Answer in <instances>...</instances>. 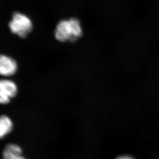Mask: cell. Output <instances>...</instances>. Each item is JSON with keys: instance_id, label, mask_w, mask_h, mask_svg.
<instances>
[{"instance_id": "obj_1", "label": "cell", "mask_w": 159, "mask_h": 159, "mask_svg": "<svg viewBox=\"0 0 159 159\" xmlns=\"http://www.w3.org/2000/svg\"><path fill=\"white\" fill-rule=\"evenodd\" d=\"M82 33V27L78 20L70 18L63 20L57 24L55 37L62 42L72 41L80 37Z\"/></svg>"}, {"instance_id": "obj_2", "label": "cell", "mask_w": 159, "mask_h": 159, "mask_svg": "<svg viewBox=\"0 0 159 159\" xmlns=\"http://www.w3.org/2000/svg\"><path fill=\"white\" fill-rule=\"evenodd\" d=\"M11 31L21 38L26 37L32 29V23L30 19L24 14L16 12L12 16L9 24Z\"/></svg>"}, {"instance_id": "obj_3", "label": "cell", "mask_w": 159, "mask_h": 159, "mask_svg": "<svg viewBox=\"0 0 159 159\" xmlns=\"http://www.w3.org/2000/svg\"><path fill=\"white\" fill-rule=\"evenodd\" d=\"M17 70L15 60L7 56L0 55V75L9 76L15 73Z\"/></svg>"}, {"instance_id": "obj_4", "label": "cell", "mask_w": 159, "mask_h": 159, "mask_svg": "<svg viewBox=\"0 0 159 159\" xmlns=\"http://www.w3.org/2000/svg\"><path fill=\"white\" fill-rule=\"evenodd\" d=\"M21 147L16 144H9L5 148L3 159H26L22 155Z\"/></svg>"}, {"instance_id": "obj_5", "label": "cell", "mask_w": 159, "mask_h": 159, "mask_svg": "<svg viewBox=\"0 0 159 159\" xmlns=\"http://www.w3.org/2000/svg\"><path fill=\"white\" fill-rule=\"evenodd\" d=\"M0 90L10 98L15 97L18 91V89L15 83L7 80H0Z\"/></svg>"}, {"instance_id": "obj_6", "label": "cell", "mask_w": 159, "mask_h": 159, "mask_svg": "<svg viewBox=\"0 0 159 159\" xmlns=\"http://www.w3.org/2000/svg\"><path fill=\"white\" fill-rule=\"evenodd\" d=\"M0 123L2 125L7 134L12 131L13 128V124L12 120L8 116L4 115L1 116Z\"/></svg>"}, {"instance_id": "obj_7", "label": "cell", "mask_w": 159, "mask_h": 159, "mask_svg": "<svg viewBox=\"0 0 159 159\" xmlns=\"http://www.w3.org/2000/svg\"><path fill=\"white\" fill-rule=\"evenodd\" d=\"M11 98L7 96L5 93L2 91L0 90V104H8L10 101Z\"/></svg>"}, {"instance_id": "obj_8", "label": "cell", "mask_w": 159, "mask_h": 159, "mask_svg": "<svg viewBox=\"0 0 159 159\" xmlns=\"http://www.w3.org/2000/svg\"><path fill=\"white\" fill-rule=\"evenodd\" d=\"M7 134L6 133V131L3 127L2 125L0 123V139L3 138Z\"/></svg>"}, {"instance_id": "obj_9", "label": "cell", "mask_w": 159, "mask_h": 159, "mask_svg": "<svg viewBox=\"0 0 159 159\" xmlns=\"http://www.w3.org/2000/svg\"><path fill=\"white\" fill-rule=\"evenodd\" d=\"M116 159H134L133 158L131 157L128 156H123L119 157Z\"/></svg>"}]
</instances>
